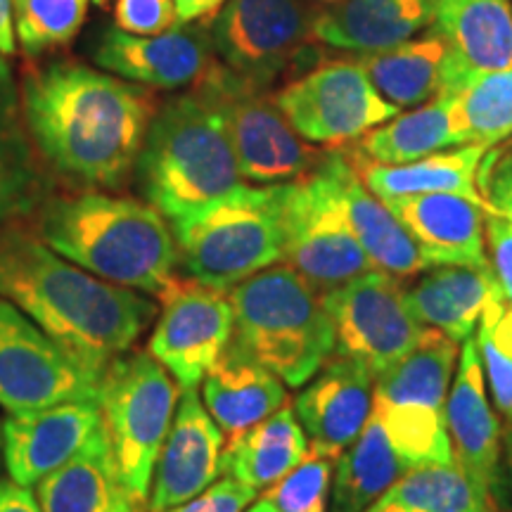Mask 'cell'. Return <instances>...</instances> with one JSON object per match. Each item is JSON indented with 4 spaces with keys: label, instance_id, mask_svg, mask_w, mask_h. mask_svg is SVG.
I'll list each match as a JSON object with an SVG mask.
<instances>
[{
    "label": "cell",
    "instance_id": "7c38bea8",
    "mask_svg": "<svg viewBox=\"0 0 512 512\" xmlns=\"http://www.w3.org/2000/svg\"><path fill=\"white\" fill-rule=\"evenodd\" d=\"M98 396V377L0 297V406L8 413H29L67 401H98Z\"/></svg>",
    "mask_w": 512,
    "mask_h": 512
},
{
    "label": "cell",
    "instance_id": "4dcf8cb0",
    "mask_svg": "<svg viewBox=\"0 0 512 512\" xmlns=\"http://www.w3.org/2000/svg\"><path fill=\"white\" fill-rule=\"evenodd\" d=\"M460 147L456 121L451 112V98L437 95L408 114L375 126L361 136L356 155L380 164H408L430 157L434 152Z\"/></svg>",
    "mask_w": 512,
    "mask_h": 512
},
{
    "label": "cell",
    "instance_id": "7bdbcfd3",
    "mask_svg": "<svg viewBox=\"0 0 512 512\" xmlns=\"http://www.w3.org/2000/svg\"><path fill=\"white\" fill-rule=\"evenodd\" d=\"M0 512H43L31 486L0 479Z\"/></svg>",
    "mask_w": 512,
    "mask_h": 512
},
{
    "label": "cell",
    "instance_id": "5b68a950",
    "mask_svg": "<svg viewBox=\"0 0 512 512\" xmlns=\"http://www.w3.org/2000/svg\"><path fill=\"white\" fill-rule=\"evenodd\" d=\"M233 339L226 354L304 387L335 356V328L323 292L290 266H268L230 290Z\"/></svg>",
    "mask_w": 512,
    "mask_h": 512
},
{
    "label": "cell",
    "instance_id": "44dd1931",
    "mask_svg": "<svg viewBox=\"0 0 512 512\" xmlns=\"http://www.w3.org/2000/svg\"><path fill=\"white\" fill-rule=\"evenodd\" d=\"M384 204L411 230L432 266H491L482 204L451 192L394 197Z\"/></svg>",
    "mask_w": 512,
    "mask_h": 512
},
{
    "label": "cell",
    "instance_id": "2e32d148",
    "mask_svg": "<svg viewBox=\"0 0 512 512\" xmlns=\"http://www.w3.org/2000/svg\"><path fill=\"white\" fill-rule=\"evenodd\" d=\"M100 401H67L3 422V463L8 477L34 486L67 465L102 430Z\"/></svg>",
    "mask_w": 512,
    "mask_h": 512
},
{
    "label": "cell",
    "instance_id": "bcb514c9",
    "mask_svg": "<svg viewBox=\"0 0 512 512\" xmlns=\"http://www.w3.org/2000/svg\"><path fill=\"white\" fill-rule=\"evenodd\" d=\"M501 446H503V458H501V463H503V486L508 489V496L512 501V420L508 422V427H505Z\"/></svg>",
    "mask_w": 512,
    "mask_h": 512
},
{
    "label": "cell",
    "instance_id": "4316f807",
    "mask_svg": "<svg viewBox=\"0 0 512 512\" xmlns=\"http://www.w3.org/2000/svg\"><path fill=\"white\" fill-rule=\"evenodd\" d=\"M202 403L226 441L259 425L287 403L285 382L247 358L226 354L202 380Z\"/></svg>",
    "mask_w": 512,
    "mask_h": 512
},
{
    "label": "cell",
    "instance_id": "e575fe53",
    "mask_svg": "<svg viewBox=\"0 0 512 512\" xmlns=\"http://www.w3.org/2000/svg\"><path fill=\"white\" fill-rule=\"evenodd\" d=\"M451 98L460 145H496L512 136V67L498 72H477Z\"/></svg>",
    "mask_w": 512,
    "mask_h": 512
},
{
    "label": "cell",
    "instance_id": "ee69618b",
    "mask_svg": "<svg viewBox=\"0 0 512 512\" xmlns=\"http://www.w3.org/2000/svg\"><path fill=\"white\" fill-rule=\"evenodd\" d=\"M226 0H176L178 22L190 24L195 19H211Z\"/></svg>",
    "mask_w": 512,
    "mask_h": 512
},
{
    "label": "cell",
    "instance_id": "6da1fadb",
    "mask_svg": "<svg viewBox=\"0 0 512 512\" xmlns=\"http://www.w3.org/2000/svg\"><path fill=\"white\" fill-rule=\"evenodd\" d=\"M22 112L57 174L81 188H119L138 162L155 100L140 83L57 62L27 74Z\"/></svg>",
    "mask_w": 512,
    "mask_h": 512
},
{
    "label": "cell",
    "instance_id": "d590c367",
    "mask_svg": "<svg viewBox=\"0 0 512 512\" xmlns=\"http://www.w3.org/2000/svg\"><path fill=\"white\" fill-rule=\"evenodd\" d=\"M88 0H12L17 38L31 57L67 46L86 22Z\"/></svg>",
    "mask_w": 512,
    "mask_h": 512
},
{
    "label": "cell",
    "instance_id": "8992f818",
    "mask_svg": "<svg viewBox=\"0 0 512 512\" xmlns=\"http://www.w3.org/2000/svg\"><path fill=\"white\" fill-rule=\"evenodd\" d=\"M287 183L240 185L219 202L171 221L178 268L195 283L233 290L283 261Z\"/></svg>",
    "mask_w": 512,
    "mask_h": 512
},
{
    "label": "cell",
    "instance_id": "1f68e13d",
    "mask_svg": "<svg viewBox=\"0 0 512 512\" xmlns=\"http://www.w3.org/2000/svg\"><path fill=\"white\" fill-rule=\"evenodd\" d=\"M24 126L12 72L0 60V228L31 214L43 197V176Z\"/></svg>",
    "mask_w": 512,
    "mask_h": 512
},
{
    "label": "cell",
    "instance_id": "c3c4849f",
    "mask_svg": "<svg viewBox=\"0 0 512 512\" xmlns=\"http://www.w3.org/2000/svg\"><path fill=\"white\" fill-rule=\"evenodd\" d=\"M0 458H3V422H0Z\"/></svg>",
    "mask_w": 512,
    "mask_h": 512
},
{
    "label": "cell",
    "instance_id": "7402d4cb",
    "mask_svg": "<svg viewBox=\"0 0 512 512\" xmlns=\"http://www.w3.org/2000/svg\"><path fill=\"white\" fill-rule=\"evenodd\" d=\"M486 150H489L486 145L470 143L453 147L451 152H434L430 157L408 164L370 162L356 152H347V155L366 188L380 200L451 192V195L467 197V200L482 204L486 209V200L477 185L479 166L484 162Z\"/></svg>",
    "mask_w": 512,
    "mask_h": 512
},
{
    "label": "cell",
    "instance_id": "b9f144b4",
    "mask_svg": "<svg viewBox=\"0 0 512 512\" xmlns=\"http://www.w3.org/2000/svg\"><path fill=\"white\" fill-rule=\"evenodd\" d=\"M477 185L486 200V207L512 219V147L496 159L484 157L479 166Z\"/></svg>",
    "mask_w": 512,
    "mask_h": 512
},
{
    "label": "cell",
    "instance_id": "d6986e66",
    "mask_svg": "<svg viewBox=\"0 0 512 512\" xmlns=\"http://www.w3.org/2000/svg\"><path fill=\"white\" fill-rule=\"evenodd\" d=\"M375 380L363 363L335 354L294 399V413L311 446L339 458L373 411Z\"/></svg>",
    "mask_w": 512,
    "mask_h": 512
},
{
    "label": "cell",
    "instance_id": "f6af8a7d",
    "mask_svg": "<svg viewBox=\"0 0 512 512\" xmlns=\"http://www.w3.org/2000/svg\"><path fill=\"white\" fill-rule=\"evenodd\" d=\"M15 15H12V0H0V55L15 53Z\"/></svg>",
    "mask_w": 512,
    "mask_h": 512
},
{
    "label": "cell",
    "instance_id": "8fae6325",
    "mask_svg": "<svg viewBox=\"0 0 512 512\" xmlns=\"http://www.w3.org/2000/svg\"><path fill=\"white\" fill-rule=\"evenodd\" d=\"M275 105L306 143L337 150L401 110L384 100L358 62H330L292 81Z\"/></svg>",
    "mask_w": 512,
    "mask_h": 512
},
{
    "label": "cell",
    "instance_id": "3957f363",
    "mask_svg": "<svg viewBox=\"0 0 512 512\" xmlns=\"http://www.w3.org/2000/svg\"><path fill=\"white\" fill-rule=\"evenodd\" d=\"M38 238L107 283L157 302L178 280L174 230L150 202L105 192L57 197L41 211Z\"/></svg>",
    "mask_w": 512,
    "mask_h": 512
},
{
    "label": "cell",
    "instance_id": "d4e9b609",
    "mask_svg": "<svg viewBox=\"0 0 512 512\" xmlns=\"http://www.w3.org/2000/svg\"><path fill=\"white\" fill-rule=\"evenodd\" d=\"M501 292L491 266H434L406 292V304L425 328H437L465 342L479 325V318Z\"/></svg>",
    "mask_w": 512,
    "mask_h": 512
},
{
    "label": "cell",
    "instance_id": "30bf717a",
    "mask_svg": "<svg viewBox=\"0 0 512 512\" xmlns=\"http://www.w3.org/2000/svg\"><path fill=\"white\" fill-rule=\"evenodd\" d=\"M323 304L335 328V354L363 363L373 380L399 363L425 330L408 309L399 278L382 271L323 292Z\"/></svg>",
    "mask_w": 512,
    "mask_h": 512
},
{
    "label": "cell",
    "instance_id": "7a4b0ae2",
    "mask_svg": "<svg viewBox=\"0 0 512 512\" xmlns=\"http://www.w3.org/2000/svg\"><path fill=\"white\" fill-rule=\"evenodd\" d=\"M0 297L98 380L157 316L155 297L107 283L12 223L0 228Z\"/></svg>",
    "mask_w": 512,
    "mask_h": 512
},
{
    "label": "cell",
    "instance_id": "ab89813d",
    "mask_svg": "<svg viewBox=\"0 0 512 512\" xmlns=\"http://www.w3.org/2000/svg\"><path fill=\"white\" fill-rule=\"evenodd\" d=\"M484 238L489 249V264L496 275L505 302L512 306V219L496 209H484Z\"/></svg>",
    "mask_w": 512,
    "mask_h": 512
},
{
    "label": "cell",
    "instance_id": "9c48e42d",
    "mask_svg": "<svg viewBox=\"0 0 512 512\" xmlns=\"http://www.w3.org/2000/svg\"><path fill=\"white\" fill-rule=\"evenodd\" d=\"M283 261L318 292L375 271L344 216L325 155L309 176L287 183Z\"/></svg>",
    "mask_w": 512,
    "mask_h": 512
},
{
    "label": "cell",
    "instance_id": "d6a6232c",
    "mask_svg": "<svg viewBox=\"0 0 512 512\" xmlns=\"http://www.w3.org/2000/svg\"><path fill=\"white\" fill-rule=\"evenodd\" d=\"M448 43L439 34L420 41H406L382 53L363 55L358 64L366 69L384 100L401 107H420L441 91V72Z\"/></svg>",
    "mask_w": 512,
    "mask_h": 512
},
{
    "label": "cell",
    "instance_id": "52a82bcc",
    "mask_svg": "<svg viewBox=\"0 0 512 512\" xmlns=\"http://www.w3.org/2000/svg\"><path fill=\"white\" fill-rule=\"evenodd\" d=\"M178 389V382L150 351H128L100 380L98 401L114 463L143 510L181 399Z\"/></svg>",
    "mask_w": 512,
    "mask_h": 512
},
{
    "label": "cell",
    "instance_id": "ba28073f",
    "mask_svg": "<svg viewBox=\"0 0 512 512\" xmlns=\"http://www.w3.org/2000/svg\"><path fill=\"white\" fill-rule=\"evenodd\" d=\"M192 91L219 110L240 174L247 181L256 185L299 181L323 159L294 131L275 100L264 93L266 88L245 81L226 64H211Z\"/></svg>",
    "mask_w": 512,
    "mask_h": 512
},
{
    "label": "cell",
    "instance_id": "5bb4252c",
    "mask_svg": "<svg viewBox=\"0 0 512 512\" xmlns=\"http://www.w3.org/2000/svg\"><path fill=\"white\" fill-rule=\"evenodd\" d=\"M147 351L181 389H197L226 356L233 339V302L216 287L176 280L162 299Z\"/></svg>",
    "mask_w": 512,
    "mask_h": 512
},
{
    "label": "cell",
    "instance_id": "e0dca14e",
    "mask_svg": "<svg viewBox=\"0 0 512 512\" xmlns=\"http://www.w3.org/2000/svg\"><path fill=\"white\" fill-rule=\"evenodd\" d=\"M223 448L226 437L204 408L200 392L181 389L174 422L152 475L147 512H164L209 489L223 477Z\"/></svg>",
    "mask_w": 512,
    "mask_h": 512
},
{
    "label": "cell",
    "instance_id": "60d3db41",
    "mask_svg": "<svg viewBox=\"0 0 512 512\" xmlns=\"http://www.w3.org/2000/svg\"><path fill=\"white\" fill-rule=\"evenodd\" d=\"M256 496L259 494L254 489L240 484L238 479L223 475L202 494L164 512H245Z\"/></svg>",
    "mask_w": 512,
    "mask_h": 512
},
{
    "label": "cell",
    "instance_id": "f1b7e54d",
    "mask_svg": "<svg viewBox=\"0 0 512 512\" xmlns=\"http://www.w3.org/2000/svg\"><path fill=\"white\" fill-rule=\"evenodd\" d=\"M418 470L389 437L373 408L358 439L337 460L330 512H366L389 486Z\"/></svg>",
    "mask_w": 512,
    "mask_h": 512
},
{
    "label": "cell",
    "instance_id": "cb8c5ba5",
    "mask_svg": "<svg viewBox=\"0 0 512 512\" xmlns=\"http://www.w3.org/2000/svg\"><path fill=\"white\" fill-rule=\"evenodd\" d=\"M432 24L425 0H344L313 19V38L339 50L382 53Z\"/></svg>",
    "mask_w": 512,
    "mask_h": 512
},
{
    "label": "cell",
    "instance_id": "836d02e7",
    "mask_svg": "<svg viewBox=\"0 0 512 512\" xmlns=\"http://www.w3.org/2000/svg\"><path fill=\"white\" fill-rule=\"evenodd\" d=\"M366 512H496L456 463L403 475Z\"/></svg>",
    "mask_w": 512,
    "mask_h": 512
},
{
    "label": "cell",
    "instance_id": "f546056e",
    "mask_svg": "<svg viewBox=\"0 0 512 512\" xmlns=\"http://www.w3.org/2000/svg\"><path fill=\"white\" fill-rule=\"evenodd\" d=\"M456 356L458 342L437 328H425L418 344L399 363L377 377L373 399L446 413Z\"/></svg>",
    "mask_w": 512,
    "mask_h": 512
},
{
    "label": "cell",
    "instance_id": "681fc988",
    "mask_svg": "<svg viewBox=\"0 0 512 512\" xmlns=\"http://www.w3.org/2000/svg\"><path fill=\"white\" fill-rule=\"evenodd\" d=\"M328 3H335V0H328Z\"/></svg>",
    "mask_w": 512,
    "mask_h": 512
},
{
    "label": "cell",
    "instance_id": "ac0fdd59",
    "mask_svg": "<svg viewBox=\"0 0 512 512\" xmlns=\"http://www.w3.org/2000/svg\"><path fill=\"white\" fill-rule=\"evenodd\" d=\"M211 36L200 27H174L157 36H133L110 29L102 36L95 62L107 72L140 86L174 88L195 86L216 60Z\"/></svg>",
    "mask_w": 512,
    "mask_h": 512
},
{
    "label": "cell",
    "instance_id": "7dc6e473",
    "mask_svg": "<svg viewBox=\"0 0 512 512\" xmlns=\"http://www.w3.org/2000/svg\"><path fill=\"white\" fill-rule=\"evenodd\" d=\"M245 512H278V510H275L273 505L268 503V501H264V498H259V501H256V503L252 505V508L245 510Z\"/></svg>",
    "mask_w": 512,
    "mask_h": 512
},
{
    "label": "cell",
    "instance_id": "484cf974",
    "mask_svg": "<svg viewBox=\"0 0 512 512\" xmlns=\"http://www.w3.org/2000/svg\"><path fill=\"white\" fill-rule=\"evenodd\" d=\"M437 34L472 72L512 67V0H425Z\"/></svg>",
    "mask_w": 512,
    "mask_h": 512
},
{
    "label": "cell",
    "instance_id": "9a60e30c",
    "mask_svg": "<svg viewBox=\"0 0 512 512\" xmlns=\"http://www.w3.org/2000/svg\"><path fill=\"white\" fill-rule=\"evenodd\" d=\"M446 425L453 460L496 510L503 498V437L486 396L484 368L475 337H467L460 351L458 373L446 399Z\"/></svg>",
    "mask_w": 512,
    "mask_h": 512
},
{
    "label": "cell",
    "instance_id": "4fadbf2b",
    "mask_svg": "<svg viewBox=\"0 0 512 512\" xmlns=\"http://www.w3.org/2000/svg\"><path fill=\"white\" fill-rule=\"evenodd\" d=\"M313 19L302 0H228L211 43L230 72L266 88L302 57Z\"/></svg>",
    "mask_w": 512,
    "mask_h": 512
},
{
    "label": "cell",
    "instance_id": "277c9868",
    "mask_svg": "<svg viewBox=\"0 0 512 512\" xmlns=\"http://www.w3.org/2000/svg\"><path fill=\"white\" fill-rule=\"evenodd\" d=\"M136 171L145 202L169 221L197 214L242 185L226 124L195 91L169 100L152 117Z\"/></svg>",
    "mask_w": 512,
    "mask_h": 512
},
{
    "label": "cell",
    "instance_id": "74e56055",
    "mask_svg": "<svg viewBox=\"0 0 512 512\" xmlns=\"http://www.w3.org/2000/svg\"><path fill=\"white\" fill-rule=\"evenodd\" d=\"M335 456L311 446L306 458L290 475L278 479L264 489V501L278 512H328L332 494V472L337 465Z\"/></svg>",
    "mask_w": 512,
    "mask_h": 512
},
{
    "label": "cell",
    "instance_id": "ffe728a7",
    "mask_svg": "<svg viewBox=\"0 0 512 512\" xmlns=\"http://www.w3.org/2000/svg\"><path fill=\"white\" fill-rule=\"evenodd\" d=\"M325 162L335 178L344 216L375 271L389 273L401 280L434 268L411 230L403 226L399 216L384 204V200L366 188L347 152L330 150L325 155Z\"/></svg>",
    "mask_w": 512,
    "mask_h": 512
},
{
    "label": "cell",
    "instance_id": "603a6c76",
    "mask_svg": "<svg viewBox=\"0 0 512 512\" xmlns=\"http://www.w3.org/2000/svg\"><path fill=\"white\" fill-rule=\"evenodd\" d=\"M43 512H140L114 463L105 425L81 453L36 484Z\"/></svg>",
    "mask_w": 512,
    "mask_h": 512
},
{
    "label": "cell",
    "instance_id": "8d00e7d4",
    "mask_svg": "<svg viewBox=\"0 0 512 512\" xmlns=\"http://www.w3.org/2000/svg\"><path fill=\"white\" fill-rule=\"evenodd\" d=\"M477 349L491 399L505 420H512V306L503 292L491 297L479 318Z\"/></svg>",
    "mask_w": 512,
    "mask_h": 512
},
{
    "label": "cell",
    "instance_id": "83f0119b",
    "mask_svg": "<svg viewBox=\"0 0 512 512\" xmlns=\"http://www.w3.org/2000/svg\"><path fill=\"white\" fill-rule=\"evenodd\" d=\"M311 441L292 406L278 408L271 418L249 427L240 437L226 441L223 448V475L259 491L273 486L278 479L297 467L309 453Z\"/></svg>",
    "mask_w": 512,
    "mask_h": 512
},
{
    "label": "cell",
    "instance_id": "f35d334b",
    "mask_svg": "<svg viewBox=\"0 0 512 512\" xmlns=\"http://www.w3.org/2000/svg\"><path fill=\"white\" fill-rule=\"evenodd\" d=\"M117 29L133 36H157L174 29L178 22L176 0H117Z\"/></svg>",
    "mask_w": 512,
    "mask_h": 512
}]
</instances>
